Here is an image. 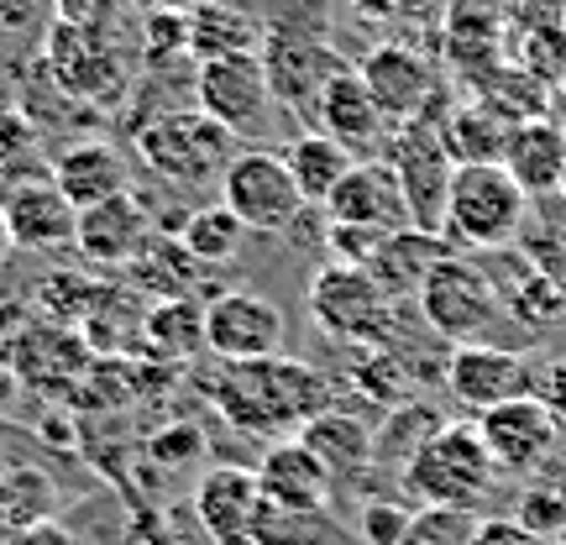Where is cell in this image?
Listing matches in <instances>:
<instances>
[{
    "label": "cell",
    "instance_id": "f546056e",
    "mask_svg": "<svg viewBox=\"0 0 566 545\" xmlns=\"http://www.w3.org/2000/svg\"><path fill=\"white\" fill-rule=\"evenodd\" d=\"M53 504H59V488L53 478L32 462L0 467V530L17 535V530L38 525V520H53Z\"/></svg>",
    "mask_w": 566,
    "mask_h": 545
},
{
    "label": "cell",
    "instance_id": "cb8c5ba5",
    "mask_svg": "<svg viewBox=\"0 0 566 545\" xmlns=\"http://www.w3.org/2000/svg\"><path fill=\"white\" fill-rule=\"evenodd\" d=\"M451 258V242H446L441 231H420V226H399V231H388L384 247H378V258L367 263V273L384 283L394 300H415L420 294V283L430 279V268Z\"/></svg>",
    "mask_w": 566,
    "mask_h": 545
},
{
    "label": "cell",
    "instance_id": "4316f807",
    "mask_svg": "<svg viewBox=\"0 0 566 545\" xmlns=\"http://www.w3.org/2000/svg\"><path fill=\"white\" fill-rule=\"evenodd\" d=\"M6 357H11V363H32V357H38V367H27V373H17V378L21 384L53 388V384H63V378H80L84 342L80 336H69L63 325H38V331H21Z\"/></svg>",
    "mask_w": 566,
    "mask_h": 545
},
{
    "label": "cell",
    "instance_id": "52a82bcc",
    "mask_svg": "<svg viewBox=\"0 0 566 545\" xmlns=\"http://www.w3.org/2000/svg\"><path fill=\"white\" fill-rule=\"evenodd\" d=\"M221 205L242 216L247 231H289L300 221L304 195L294 174H289V158L283 153H268V147H237V158L226 163L221 174Z\"/></svg>",
    "mask_w": 566,
    "mask_h": 545
},
{
    "label": "cell",
    "instance_id": "836d02e7",
    "mask_svg": "<svg viewBox=\"0 0 566 545\" xmlns=\"http://www.w3.org/2000/svg\"><path fill=\"white\" fill-rule=\"evenodd\" d=\"M441 142L451 153V163H504L509 126H499L483 111H457L451 126H441Z\"/></svg>",
    "mask_w": 566,
    "mask_h": 545
},
{
    "label": "cell",
    "instance_id": "7bdbcfd3",
    "mask_svg": "<svg viewBox=\"0 0 566 545\" xmlns=\"http://www.w3.org/2000/svg\"><path fill=\"white\" fill-rule=\"evenodd\" d=\"M11 545H80V541H74L59 520H38V525L17 530V535H11Z\"/></svg>",
    "mask_w": 566,
    "mask_h": 545
},
{
    "label": "cell",
    "instance_id": "83f0119b",
    "mask_svg": "<svg viewBox=\"0 0 566 545\" xmlns=\"http://www.w3.org/2000/svg\"><path fill=\"white\" fill-rule=\"evenodd\" d=\"M289 174L300 184L304 205H325L331 200V189L346 179V168H352V153H346L336 137H325V132H300V137L289 142Z\"/></svg>",
    "mask_w": 566,
    "mask_h": 545
},
{
    "label": "cell",
    "instance_id": "74e56055",
    "mask_svg": "<svg viewBox=\"0 0 566 545\" xmlns=\"http://www.w3.org/2000/svg\"><path fill=\"white\" fill-rule=\"evenodd\" d=\"M357 388H363V394H373L378 405H405V367L394 363L388 352H378L373 363L357 367Z\"/></svg>",
    "mask_w": 566,
    "mask_h": 545
},
{
    "label": "cell",
    "instance_id": "603a6c76",
    "mask_svg": "<svg viewBox=\"0 0 566 545\" xmlns=\"http://www.w3.org/2000/svg\"><path fill=\"white\" fill-rule=\"evenodd\" d=\"M189 59L210 63V59H242V53H263L268 27L242 6H226V0H195L189 6Z\"/></svg>",
    "mask_w": 566,
    "mask_h": 545
},
{
    "label": "cell",
    "instance_id": "bcb514c9",
    "mask_svg": "<svg viewBox=\"0 0 566 545\" xmlns=\"http://www.w3.org/2000/svg\"><path fill=\"white\" fill-rule=\"evenodd\" d=\"M17 252V242H11V226H6V205H0V263Z\"/></svg>",
    "mask_w": 566,
    "mask_h": 545
},
{
    "label": "cell",
    "instance_id": "f6af8a7d",
    "mask_svg": "<svg viewBox=\"0 0 566 545\" xmlns=\"http://www.w3.org/2000/svg\"><path fill=\"white\" fill-rule=\"evenodd\" d=\"M132 11H142V17H153V11H189L195 0H126Z\"/></svg>",
    "mask_w": 566,
    "mask_h": 545
},
{
    "label": "cell",
    "instance_id": "e0dca14e",
    "mask_svg": "<svg viewBox=\"0 0 566 545\" xmlns=\"http://www.w3.org/2000/svg\"><path fill=\"white\" fill-rule=\"evenodd\" d=\"M357 74H363V84L373 90L378 111L399 126L424 116L430 101H436V69H430L424 53H415L405 42H378V48L357 63Z\"/></svg>",
    "mask_w": 566,
    "mask_h": 545
},
{
    "label": "cell",
    "instance_id": "7dc6e473",
    "mask_svg": "<svg viewBox=\"0 0 566 545\" xmlns=\"http://www.w3.org/2000/svg\"><path fill=\"white\" fill-rule=\"evenodd\" d=\"M556 289H562V315H566V268H562V279H556Z\"/></svg>",
    "mask_w": 566,
    "mask_h": 545
},
{
    "label": "cell",
    "instance_id": "ac0fdd59",
    "mask_svg": "<svg viewBox=\"0 0 566 545\" xmlns=\"http://www.w3.org/2000/svg\"><path fill=\"white\" fill-rule=\"evenodd\" d=\"M147 242H153V216L132 189L80 210V226H74V247H80L84 263L95 268H132Z\"/></svg>",
    "mask_w": 566,
    "mask_h": 545
},
{
    "label": "cell",
    "instance_id": "1f68e13d",
    "mask_svg": "<svg viewBox=\"0 0 566 545\" xmlns=\"http://www.w3.org/2000/svg\"><path fill=\"white\" fill-rule=\"evenodd\" d=\"M142 336H147V352H158L168 363H184L205 346V304L195 300H158L142 321Z\"/></svg>",
    "mask_w": 566,
    "mask_h": 545
},
{
    "label": "cell",
    "instance_id": "d590c367",
    "mask_svg": "<svg viewBox=\"0 0 566 545\" xmlns=\"http://www.w3.org/2000/svg\"><path fill=\"white\" fill-rule=\"evenodd\" d=\"M184 17L189 11H153V17H142V53H147L153 69L189 53V21Z\"/></svg>",
    "mask_w": 566,
    "mask_h": 545
},
{
    "label": "cell",
    "instance_id": "8d00e7d4",
    "mask_svg": "<svg viewBox=\"0 0 566 545\" xmlns=\"http://www.w3.org/2000/svg\"><path fill=\"white\" fill-rule=\"evenodd\" d=\"M514 520H525L535 535H546L556 541L566 530V488H525V499H520V514Z\"/></svg>",
    "mask_w": 566,
    "mask_h": 545
},
{
    "label": "cell",
    "instance_id": "60d3db41",
    "mask_svg": "<svg viewBox=\"0 0 566 545\" xmlns=\"http://www.w3.org/2000/svg\"><path fill=\"white\" fill-rule=\"evenodd\" d=\"M126 0H53L59 21H74V27H116Z\"/></svg>",
    "mask_w": 566,
    "mask_h": 545
},
{
    "label": "cell",
    "instance_id": "484cf974",
    "mask_svg": "<svg viewBox=\"0 0 566 545\" xmlns=\"http://www.w3.org/2000/svg\"><path fill=\"white\" fill-rule=\"evenodd\" d=\"M300 441L331 467V478L342 483V478H357L373 467V425L357 420V415H346V409H321L315 420L300 425Z\"/></svg>",
    "mask_w": 566,
    "mask_h": 545
},
{
    "label": "cell",
    "instance_id": "c3c4849f",
    "mask_svg": "<svg viewBox=\"0 0 566 545\" xmlns=\"http://www.w3.org/2000/svg\"><path fill=\"white\" fill-rule=\"evenodd\" d=\"M551 545H566V530H562V535H556V541H551Z\"/></svg>",
    "mask_w": 566,
    "mask_h": 545
},
{
    "label": "cell",
    "instance_id": "ee69618b",
    "mask_svg": "<svg viewBox=\"0 0 566 545\" xmlns=\"http://www.w3.org/2000/svg\"><path fill=\"white\" fill-rule=\"evenodd\" d=\"M17 394H21L17 367H11V363H6V357H0V415H6V409L17 405Z\"/></svg>",
    "mask_w": 566,
    "mask_h": 545
},
{
    "label": "cell",
    "instance_id": "44dd1931",
    "mask_svg": "<svg viewBox=\"0 0 566 545\" xmlns=\"http://www.w3.org/2000/svg\"><path fill=\"white\" fill-rule=\"evenodd\" d=\"M6 226H11V242L21 252H63L74 247V226H80V210L69 205L53 174L48 179H27L6 195Z\"/></svg>",
    "mask_w": 566,
    "mask_h": 545
},
{
    "label": "cell",
    "instance_id": "3957f363",
    "mask_svg": "<svg viewBox=\"0 0 566 545\" xmlns=\"http://www.w3.org/2000/svg\"><path fill=\"white\" fill-rule=\"evenodd\" d=\"M493 483H499V462L488 451L483 430L478 425H451V420L399 472V488L424 509H478L493 493Z\"/></svg>",
    "mask_w": 566,
    "mask_h": 545
},
{
    "label": "cell",
    "instance_id": "f1b7e54d",
    "mask_svg": "<svg viewBox=\"0 0 566 545\" xmlns=\"http://www.w3.org/2000/svg\"><path fill=\"white\" fill-rule=\"evenodd\" d=\"M441 409L430 405H394L388 409V420L373 430V467H394V472H405L415 457H420V446L441 430Z\"/></svg>",
    "mask_w": 566,
    "mask_h": 545
},
{
    "label": "cell",
    "instance_id": "d4e9b609",
    "mask_svg": "<svg viewBox=\"0 0 566 545\" xmlns=\"http://www.w3.org/2000/svg\"><path fill=\"white\" fill-rule=\"evenodd\" d=\"M504 168L530 189V200L546 195V189H556V184H566V132L556 122L509 126Z\"/></svg>",
    "mask_w": 566,
    "mask_h": 545
},
{
    "label": "cell",
    "instance_id": "4fadbf2b",
    "mask_svg": "<svg viewBox=\"0 0 566 545\" xmlns=\"http://www.w3.org/2000/svg\"><path fill=\"white\" fill-rule=\"evenodd\" d=\"M446 388L451 399L472 415L509 405V399H525L535 394V367L509 352V346H488V342H462L446 363Z\"/></svg>",
    "mask_w": 566,
    "mask_h": 545
},
{
    "label": "cell",
    "instance_id": "9a60e30c",
    "mask_svg": "<svg viewBox=\"0 0 566 545\" xmlns=\"http://www.w3.org/2000/svg\"><path fill=\"white\" fill-rule=\"evenodd\" d=\"M321 210L325 226H363V231H399V226H409L405 184H399L388 158H357Z\"/></svg>",
    "mask_w": 566,
    "mask_h": 545
},
{
    "label": "cell",
    "instance_id": "7a4b0ae2",
    "mask_svg": "<svg viewBox=\"0 0 566 545\" xmlns=\"http://www.w3.org/2000/svg\"><path fill=\"white\" fill-rule=\"evenodd\" d=\"M530 216V189L504 163H457L441 237L467 252H504Z\"/></svg>",
    "mask_w": 566,
    "mask_h": 545
},
{
    "label": "cell",
    "instance_id": "277c9868",
    "mask_svg": "<svg viewBox=\"0 0 566 545\" xmlns=\"http://www.w3.org/2000/svg\"><path fill=\"white\" fill-rule=\"evenodd\" d=\"M137 158L174 189H210L221 184L226 163L237 158V137L200 105L189 111H163L137 126Z\"/></svg>",
    "mask_w": 566,
    "mask_h": 545
},
{
    "label": "cell",
    "instance_id": "8992f818",
    "mask_svg": "<svg viewBox=\"0 0 566 545\" xmlns=\"http://www.w3.org/2000/svg\"><path fill=\"white\" fill-rule=\"evenodd\" d=\"M42 63H48V80L59 84L69 101L105 105V101H116V95H126V53L111 27L59 21L48 32Z\"/></svg>",
    "mask_w": 566,
    "mask_h": 545
},
{
    "label": "cell",
    "instance_id": "5b68a950",
    "mask_svg": "<svg viewBox=\"0 0 566 545\" xmlns=\"http://www.w3.org/2000/svg\"><path fill=\"white\" fill-rule=\"evenodd\" d=\"M310 321L331 342L384 346L394 331V294L357 263H325L310 279Z\"/></svg>",
    "mask_w": 566,
    "mask_h": 545
},
{
    "label": "cell",
    "instance_id": "7402d4cb",
    "mask_svg": "<svg viewBox=\"0 0 566 545\" xmlns=\"http://www.w3.org/2000/svg\"><path fill=\"white\" fill-rule=\"evenodd\" d=\"M48 174H53V184L69 195L74 210H90V205L116 200V195L132 189V168H126L122 147H111V142H101V137L63 147Z\"/></svg>",
    "mask_w": 566,
    "mask_h": 545
},
{
    "label": "cell",
    "instance_id": "f35d334b",
    "mask_svg": "<svg viewBox=\"0 0 566 545\" xmlns=\"http://www.w3.org/2000/svg\"><path fill=\"white\" fill-rule=\"evenodd\" d=\"M38 147V126L27 111H0V168H11L17 158H27Z\"/></svg>",
    "mask_w": 566,
    "mask_h": 545
},
{
    "label": "cell",
    "instance_id": "8fae6325",
    "mask_svg": "<svg viewBox=\"0 0 566 545\" xmlns=\"http://www.w3.org/2000/svg\"><path fill=\"white\" fill-rule=\"evenodd\" d=\"M388 163L405 184V205H409V226L420 231H441L446 226V195H451V174L457 163L446 153L441 137H430L424 116L405 122L388 137Z\"/></svg>",
    "mask_w": 566,
    "mask_h": 545
},
{
    "label": "cell",
    "instance_id": "9c48e42d",
    "mask_svg": "<svg viewBox=\"0 0 566 545\" xmlns=\"http://www.w3.org/2000/svg\"><path fill=\"white\" fill-rule=\"evenodd\" d=\"M195 105L205 116H216L237 142L247 132H263L268 111H273V84H268L263 53L195 63Z\"/></svg>",
    "mask_w": 566,
    "mask_h": 545
},
{
    "label": "cell",
    "instance_id": "4dcf8cb0",
    "mask_svg": "<svg viewBox=\"0 0 566 545\" xmlns=\"http://www.w3.org/2000/svg\"><path fill=\"white\" fill-rule=\"evenodd\" d=\"M179 242L200 268H226V263H237V258H242L247 226H242L237 210H226V205L216 200V205H205V210H195V216L184 221Z\"/></svg>",
    "mask_w": 566,
    "mask_h": 545
},
{
    "label": "cell",
    "instance_id": "ba28073f",
    "mask_svg": "<svg viewBox=\"0 0 566 545\" xmlns=\"http://www.w3.org/2000/svg\"><path fill=\"white\" fill-rule=\"evenodd\" d=\"M415 304H420L424 325L436 336H446L451 346L478 342L488 325L499 321V289H493V279L478 263L457 258V252L430 268V279L420 283Z\"/></svg>",
    "mask_w": 566,
    "mask_h": 545
},
{
    "label": "cell",
    "instance_id": "30bf717a",
    "mask_svg": "<svg viewBox=\"0 0 566 545\" xmlns=\"http://www.w3.org/2000/svg\"><path fill=\"white\" fill-rule=\"evenodd\" d=\"M283 310L258 289H226L205 304V346L221 363H258L283 352Z\"/></svg>",
    "mask_w": 566,
    "mask_h": 545
},
{
    "label": "cell",
    "instance_id": "e575fe53",
    "mask_svg": "<svg viewBox=\"0 0 566 545\" xmlns=\"http://www.w3.org/2000/svg\"><path fill=\"white\" fill-rule=\"evenodd\" d=\"M472 530H478L472 509H420V514H409L399 545H467Z\"/></svg>",
    "mask_w": 566,
    "mask_h": 545
},
{
    "label": "cell",
    "instance_id": "d6986e66",
    "mask_svg": "<svg viewBox=\"0 0 566 545\" xmlns=\"http://www.w3.org/2000/svg\"><path fill=\"white\" fill-rule=\"evenodd\" d=\"M252 472H258V488H263L268 504L289 509V514H321V509L331 504V488H336L331 467H325L300 436H294V441H273Z\"/></svg>",
    "mask_w": 566,
    "mask_h": 545
},
{
    "label": "cell",
    "instance_id": "ffe728a7",
    "mask_svg": "<svg viewBox=\"0 0 566 545\" xmlns=\"http://www.w3.org/2000/svg\"><path fill=\"white\" fill-rule=\"evenodd\" d=\"M315 126L325 137L342 142L352 158H373L388 142V132H394V122L378 111V101H373V90L363 84L357 69H342L336 80L325 84L321 105H315Z\"/></svg>",
    "mask_w": 566,
    "mask_h": 545
},
{
    "label": "cell",
    "instance_id": "5bb4252c",
    "mask_svg": "<svg viewBox=\"0 0 566 545\" xmlns=\"http://www.w3.org/2000/svg\"><path fill=\"white\" fill-rule=\"evenodd\" d=\"M478 430H483L499 472H541L562 441V420L541 394H525V399H509V405L478 415Z\"/></svg>",
    "mask_w": 566,
    "mask_h": 545
},
{
    "label": "cell",
    "instance_id": "b9f144b4",
    "mask_svg": "<svg viewBox=\"0 0 566 545\" xmlns=\"http://www.w3.org/2000/svg\"><path fill=\"white\" fill-rule=\"evenodd\" d=\"M409 530V514L405 509H388V504H367L363 509V535L373 545H399Z\"/></svg>",
    "mask_w": 566,
    "mask_h": 545
},
{
    "label": "cell",
    "instance_id": "7c38bea8",
    "mask_svg": "<svg viewBox=\"0 0 566 545\" xmlns=\"http://www.w3.org/2000/svg\"><path fill=\"white\" fill-rule=\"evenodd\" d=\"M263 69H268V84H273V105H289L294 116L315 122V105H321L325 84L336 80L346 63L336 59L331 42L273 27L263 38Z\"/></svg>",
    "mask_w": 566,
    "mask_h": 545
},
{
    "label": "cell",
    "instance_id": "ab89813d",
    "mask_svg": "<svg viewBox=\"0 0 566 545\" xmlns=\"http://www.w3.org/2000/svg\"><path fill=\"white\" fill-rule=\"evenodd\" d=\"M467 545H551L546 535H535V530L525 525V520H478V530H472V541Z\"/></svg>",
    "mask_w": 566,
    "mask_h": 545
},
{
    "label": "cell",
    "instance_id": "6da1fadb",
    "mask_svg": "<svg viewBox=\"0 0 566 545\" xmlns=\"http://www.w3.org/2000/svg\"><path fill=\"white\" fill-rule=\"evenodd\" d=\"M216 409L237 430L252 436H283L331 409V378L300 357H258V363H221Z\"/></svg>",
    "mask_w": 566,
    "mask_h": 545
},
{
    "label": "cell",
    "instance_id": "2e32d148",
    "mask_svg": "<svg viewBox=\"0 0 566 545\" xmlns=\"http://www.w3.org/2000/svg\"><path fill=\"white\" fill-rule=\"evenodd\" d=\"M258 509L263 488L252 467H205V478L195 483V520L216 545H258Z\"/></svg>",
    "mask_w": 566,
    "mask_h": 545
},
{
    "label": "cell",
    "instance_id": "d6a6232c",
    "mask_svg": "<svg viewBox=\"0 0 566 545\" xmlns=\"http://www.w3.org/2000/svg\"><path fill=\"white\" fill-rule=\"evenodd\" d=\"M200 273L205 268L184 252V242H163V237H153V242L142 247V258L132 263V279H137L142 289H153L158 300H189Z\"/></svg>",
    "mask_w": 566,
    "mask_h": 545
}]
</instances>
